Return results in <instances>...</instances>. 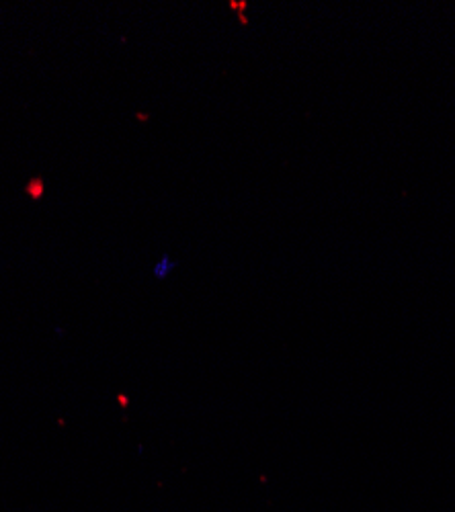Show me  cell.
Instances as JSON below:
<instances>
[{"label": "cell", "instance_id": "cell-1", "mask_svg": "<svg viewBox=\"0 0 455 512\" xmlns=\"http://www.w3.org/2000/svg\"><path fill=\"white\" fill-rule=\"evenodd\" d=\"M177 261L175 259H171L169 254H162L160 259L152 265V277L156 279V281H167L175 271H177Z\"/></svg>", "mask_w": 455, "mask_h": 512}]
</instances>
